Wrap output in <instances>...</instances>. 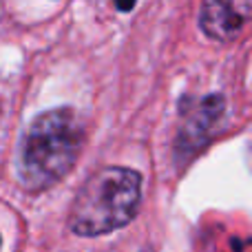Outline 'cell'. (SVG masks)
Instances as JSON below:
<instances>
[{
  "mask_svg": "<svg viewBox=\"0 0 252 252\" xmlns=\"http://www.w3.org/2000/svg\"><path fill=\"white\" fill-rule=\"evenodd\" d=\"M84 144V124L73 109L40 113L25 130L18 155V175L27 190L40 192L64 179Z\"/></svg>",
  "mask_w": 252,
  "mask_h": 252,
  "instance_id": "obj_1",
  "label": "cell"
},
{
  "mask_svg": "<svg viewBox=\"0 0 252 252\" xmlns=\"http://www.w3.org/2000/svg\"><path fill=\"white\" fill-rule=\"evenodd\" d=\"M142 199V175L124 166L93 173L78 190L69 213V228L80 237H102L135 219Z\"/></svg>",
  "mask_w": 252,
  "mask_h": 252,
  "instance_id": "obj_2",
  "label": "cell"
},
{
  "mask_svg": "<svg viewBox=\"0 0 252 252\" xmlns=\"http://www.w3.org/2000/svg\"><path fill=\"white\" fill-rule=\"evenodd\" d=\"M252 20V0H204L199 25L208 38L230 40Z\"/></svg>",
  "mask_w": 252,
  "mask_h": 252,
  "instance_id": "obj_3",
  "label": "cell"
},
{
  "mask_svg": "<svg viewBox=\"0 0 252 252\" xmlns=\"http://www.w3.org/2000/svg\"><path fill=\"white\" fill-rule=\"evenodd\" d=\"M221 115H223V97L221 95L204 97L195 106V113L188 118V124L182 128L179 144L186 142V146H201L204 133L208 128H213V124H217V120Z\"/></svg>",
  "mask_w": 252,
  "mask_h": 252,
  "instance_id": "obj_4",
  "label": "cell"
},
{
  "mask_svg": "<svg viewBox=\"0 0 252 252\" xmlns=\"http://www.w3.org/2000/svg\"><path fill=\"white\" fill-rule=\"evenodd\" d=\"M115 7H118L120 11H130V9L135 7V0H115Z\"/></svg>",
  "mask_w": 252,
  "mask_h": 252,
  "instance_id": "obj_5",
  "label": "cell"
},
{
  "mask_svg": "<svg viewBox=\"0 0 252 252\" xmlns=\"http://www.w3.org/2000/svg\"><path fill=\"white\" fill-rule=\"evenodd\" d=\"M0 246H2V237H0Z\"/></svg>",
  "mask_w": 252,
  "mask_h": 252,
  "instance_id": "obj_6",
  "label": "cell"
}]
</instances>
